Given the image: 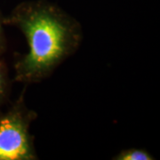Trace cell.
Listing matches in <instances>:
<instances>
[{
	"label": "cell",
	"mask_w": 160,
	"mask_h": 160,
	"mask_svg": "<svg viewBox=\"0 0 160 160\" xmlns=\"http://www.w3.org/2000/svg\"><path fill=\"white\" fill-rule=\"evenodd\" d=\"M36 113L26 108L20 99L12 109L0 118V160L37 158L29 134V126Z\"/></svg>",
	"instance_id": "2"
},
{
	"label": "cell",
	"mask_w": 160,
	"mask_h": 160,
	"mask_svg": "<svg viewBox=\"0 0 160 160\" xmlns=\"http://www.w3.org/2000/svg\"><path fill=\"white\" fill-rule=\"evenodd\" d=\"M117 160H151L152 156L147 151L140 149H126L114 158Z\"/></svg>",
	"instance_id": "3"
},
{
	"label": "cell",
	"mask_w": 160,
	"mask_h": 160,
	"mask_svg": "<svg viewBox=\"0 0 160 160\" xmlns=\"http://www.w3.org/2000/svg\"><path fill=\"white\" fill-rule=\"evenodd\" d=\"M26 37L29 52L15 65V78L22 83L44 79L79 46V23L62 10L39 0L18 6L7 19Z\"/></svg>",
	"instance_id": "1"
},
{
	"label": "cell",
	"mask_w": 160,
	"mask_h": 160,
	"mask_svg": "<svg viewBox=\"0 0 160 160\" xmlns=\"http://www.w3.org/2000/svg\"><path fill=\"white\" fill-rule=\"evenodd\" d=\"M2 40H3V33H2V26L0 22V46L2 45Z\"/></svg>",
	"instance_id": "5"
},
{
	"label": "cell",
	"mask_w": 160,
	"mask_h": 160,
	"mask_svg": "<svg viewBox=\"0 0 160 160\" xmlns=\"http://www.w3.org/2000/svg\"><path fill=\"white\" fill-rule=\"evenodd\" d=\"M4 87H5V70L2 64L0 63V98L3 94Z\"/></svg>",
	"instance_id": "4"
}]
</instances>
